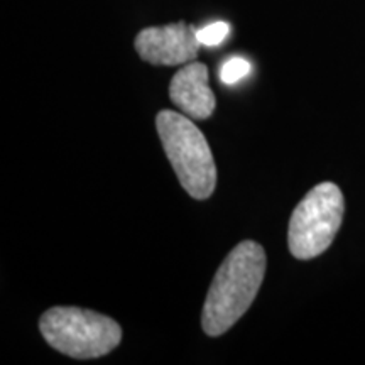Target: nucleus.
I'll return each instance as SVG.
<instances>
[{
    "label": "nucleus",
    "mask_w": 365,
    "mask_h": 365,
    "mask_svg": "<svg viewBox=\"0 0 365 365\" xmlns=\"http://www.w3.org/2000/svg\"><path fill=\"white\" fill-rule=\"evenodd\" d=\"M170 97L180 110L193 120H205L215 110V95L208 86V70L203 63H190L173 76Z\"/></svg>",
    "instance_id": "6"
},
{
    "label": "nucleus",
    "mask_w": 365,
    "mask_h": 365,
    "mask_svg": "<svg viewBox=\"0 0 365 365\" xmlns=\"http://www.w3.org/2000/svg\"><path fill=\"white\" fill-rule=\"evenodd\" d=\"M228 33H230V26H228L227 22L218 21L196 31V38H198L200 44L202 46L213 48V46H218L220 43H223V41L227 39Z\"/></svg>",
    "instance_id": "8"
},
{
    "label": "nucleus",
    "mask_w": 365,
    "mask_h": 365,
    "mask_svg": "<svg viewBox=\"0 0 365 365\" xmlns=\"http://www.w3.org/2000/svg\"><path fill=\"white\" fill-rule=\"evenodd\" d=\"M158 134L181 186L196 200H207L217 185V168L203 132L185 113L161 110Z\"/></svg>",
    "instance_id": "2"
},
{
    "label": "nucleus",
    "mask_w": 365,
    "mask_h": 365,
    "mask_svg": "<svg viewBox=\"0 0 365 365\" xmlns=\"http://www.w3.org/2000/svg\"><path fill=\"white\" fill-rule=\"evenodd\" d=\"M344 213V195L335 182L314 186L291 215L287 232L291 254L308 261L325 252L339 232Z\"/></svg>",
    "instance_id": "4"
},
{
    "label": "nucleus",
    "mask_w": 365,
    "mask_h": 365,
    "mask_svg": "<svg viewBox=\"0 0 365 365\" xmlns=\"http://www.w3.org/2000/svg\"><path fill=\"white\" fill-rule=\"evenodd\" d=\"M252 66L247 59L244 58H230L228 61L223 63V66L220 68V80L225 85H235L239 83L242 78L249 75Z\"/></svg>",
    "instance_id": "7"
},
{
    "label": "nucleus",
    "mask_w": 365,
    "mask_h": 365,
    "mask_svg": "<svg viewBox=\"0 0 365 365\" xmlns=\"http://www.w3.org/2000/svg\"><path fill=\"white\" fill-rule=\"evenodd\" d=\"M266 274V252L257 242L244 240L227 255L210 286L202 313L207 335L220 336L244 317Z\"/></svg>",
    "instance_id": "1"
},
{
    "label": "nucleus",
    "mask_w": 365,
    "mask_h": 365,
    "mask_svg": "<svg viewBox=\"0 0 365 365\" xmlns=\"http://www.w3.org/2000/svg\"><path fill=\"white\" fill-rule=\"evenodd\" d=\"M39 330L54 350L80 360L110 354L122 340V328L112 318L73 307L48 309Z\"/></svg>",
    "instance_id": "3"
},
{
    "label": "nucleus",
    "mask_w": 365,
    "mask_h": 365,
    "mask_svg": "<svg viewBox=\"0 0 365 365\" xmlns=\"http://www.w3.org/2000/svg\"><path fill=\"white\" fill-rule=\"evenodd\" d=\"M135 51L150 65L176 66L198 56L200 41L196 29L186 22L163 27H145L135 38Z\"/></svg>",
    "instance_id": "5"
}]
</instances>
